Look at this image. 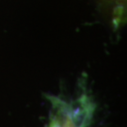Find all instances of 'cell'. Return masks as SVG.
<instances>
[{"label":"cell","instance_id":"cell-1","mask_svg":"<svg viewBox=\"0 0 127 127\" xmlns=\"http://www.w3.org/2000/svg\"><path fill=\"white\" fill-rule=\"evenodd\" d=\"M63 112L72 127H87L93 113V104L86 95L78 98L73 105Z\"/></svg>","mask_w":127,"mask_h":127}]
</instances>
